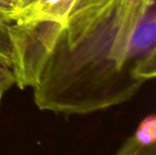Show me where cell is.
<instances>
[{
  "label": "cell",
  "instance_id": "1",
  "mask_svg": "<svg viewBox=\"0 0 156 155\" xmlns=\"http://www.w3.org/2000/svg\"><path fill=\"white\" fill-rule=\"evenodd\" d=\"M59 23L14 22L11 70L40 111L85 115L132 100L156 75L155 0H65Z\"/></svg>",
  "mask_w": 156,
  "mask_h": 155
},
{
  "label": "cell",
  "instance_id": "2",
  "mask_svg": "<svg viewBox=\"0 0 156 155\" xmlns=\"http://www.w3.org/2000/svg\"><path fill=\"white\" fill-rule=\"evenodd\" d=\"M21 4L16 0H0V65L11 69L12 44L10 27Z\"/></svg>",
  "mask_w": 156,
  "mask_h": 155
},
{
  "label": "cell",
  "instance_id": "3",
  "mask_svg": "<svg viewBox=\"0 0 156 155\" xmlns=\"http://www.w3.org/2000/svg\"><path fill=\"white\" fill-rule=\"evenodd\" d=\"M114 155H156V144L144 143L133 133Z\"/></svg>",
  "mask_w": 156,
  "mask_h": 155
},
{
  "label": "cell",
  "instance_id": "4",
  "mask_svg": "<svg viewBox=\"0 0 156 155\" xmlns=\"http://www.w3.org/2000/svg\"><path fill=\"white\" fill-rule=\"evenodd\" d=\"M15 84V78L10 69L0 65V85H5L9 89Z\"/></svg>",
  "mask_w": 156,
  "mask_h": 155
},
{
  "label": "cell",
  "instance_id": "5",
  "mask_svg": "<svg viewBox=\"0 0 156 155\" xmlns=\"http://www.w3.org/2000/svg\"><path fill=\"white\" fill-rule=\"evenodd\" d=\"M8 90H9L8 87H6V86H5V85H0V102H1V100H2V99H3L4 94H5V91H7Z\"/></svg>",
  "mask_w": 156,
  "mask_h": 155
},
{
  "label": "cell",
  "instance_id": "6",
  "mask_svg": "<svg viewBox=\"0 0 156 155\" xmlns=\"http://www.w3.org/2000/svg\"><path fill=\"white\" fill-rule=\"evenodd\" d=\"M16 1H18L20 4H21V5L22 6H24V5H28L29 3H31L32 1H34V0H16ZM21 6V7H22Z\"/></svg>",
  "mask_w": 156,
  "mask_h": 155
}]
</instances>
